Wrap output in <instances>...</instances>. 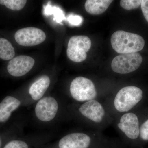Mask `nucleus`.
Listing matches in <instances>:
<instances>
[{
	"mask_svg": "<svg viewBox=\"0 0 148 148\" xmlns=\"http://www.w3.org/2000/svg\"><path fill=\"white\" fill-rule=\"evenodd\" d=\"M118 126L130 139L135 140L140 135L139 120L135 114H124L121 116Z\"/></svg>",
	"mask_w": 148,
	"mask_h": 148,
	"instance_id": "nucleus-9",
	"label": "nucleus"
},
{
	"mask_svg": "<svg viewBox=\"0 0 148 148\" xmlns=\"http://www.w3.org/2000/svg\"><path fill=\"white\" fill-rule=\"evenodd\" d=\"M142 1L141 0H121L120 4L123 8L130 10L139 8L141 5Z\"/></svg>",
	"mask_w": 148,
	"mask_h": 148,
	"instance_id": "nucleus-18",
	"label": "nucleus"
},
{
	"mask_svg": "<svg viewBox=\"0 0 148 148\" xmlns=\"http://www.w3.org/2000/svg\"><path fill=\"white\" fill-rule=\"evenodd\" d=\"M3 148H29L26 143L20 140H13L9 142Z\"/></svg>",
	"mask_w": 148,
	"mask_h": 148,
	"instance_id": "nucleus-19",
	"label": "nucleus"
},
{
	"mask_svg": "<svg viewBox=\"0 0 148 148\" xmlns=\"http://www.w3.org/2000/svg\"><path fill=\"white\" fill-rule=\"evenodd\" d=\"M46 38L45 32L38 28L27 27L19 29L15 33L14 38L18 45L31 47L43 42Z\"/></svg>",
	"mask_w": 148,
	"mask_h": 148,
	"instance_id": "nucleus-6",
	"label": "nucleus"
},
{
	"mask_svg": "<svg viewBox=\"0 0 148 148\" xmlns=\"http://www.w3.org/2000/svg\"><path fill=\"white\" fill-rule=\"evenodd\" d=\"M111 42L113 49L120 54L136 53L145 45L143 38L139 35L123 31H118L112 35Z\"/></svg>",
	"mask_w": 148,
	"mask_h": 148,
	"instance_id": "nucleus-1",
	"label": "nucleus"
},
{
	"mask_svg": "<svg viewBox=\"0 0 148 148\" xmlns=\"http://www.w3.org/2000/svg\"><path fill=\"white\" fill-rule=\"evenodd\" d=\"M141 6L143 15L148 22V0L142 1Z\"/></svg>",
	"mask_w": 148,
	"mask_h": 148,
	"instance_id": "nucleus-22",
	"label": "nucleus"
},
{
	"mask_svg": "<svg viewBox=\"0 0 148 148\" xmlns=\"http://www.w3.org/2000/svg\"><path fill=\"white\" fill-rule=\"evenodd\" d=\"M90 138L84 133H74L66 135L60 140L59 148H88Z\"/></svg>",
	"mask_w": 148,
	"mask_h": 148,
	"instance_id": "nucleus-10",
	"label": "nucleus"
},
{
	"mask_svg": "<svg viewBox=\"0 0 148 148\" xmlns=\"http://www.w3.org/2000/svg\"><path fill=\"white\" fill-rule=\"evenodd\" d=\"M143 92L135 86L123 87L117 93L114 105L117 110L125 112L132 108L143 98Z\"/></svg>",
	"mask_w": 148,
	"mask_h": 148,
	"instance_id": "nucleus-2",
	"label": "nucleus"
},
{
	"mask_svg": "<svg viewBox=\"0 0 148 148\" xmlns=\"http://www.w3.org/2000/svg\"><path fill=\"white\" fill-rule=\"evenodd\" d=\"M58 110V104L56 100L52 97H46L37 103L35 112L40 120L48 122L55 117Z\"/></svg>",
	"mask_w": 148,
	"mask_h": 148,
	"instance_id": "nucleus-7",
	"label": "nucleus"
},
{
	"mask_svg": "<svg viewBox=\"0 0 148 148\" xmlns=\"http://www.w3.org/2000/svg\"><path fill=\"white\" fill-rule=\"evenodd\" d=\"M15 56V50L8 40L0 38V58L4 60H11Z\"/></svg>",
	"mask_w": 148,
	"mask_h": 148,
	"instance_id": "nucleus-15",
	"label": "nucleus"
},
{
	"mask_svg": "<svg viewBox=\"0 0 148 148\" xmlns=\"http://www.w3.org/2000/svg\"><path fill=\"white\" fill-rule=\"evenodd\" d=\"M1 138H0V148H1Z\"/></svg>",
	"mask_w": 148,
	"mask_h": 148,
	"instance_id": "nucleus-23",
	"label": "nucleus"
},
{
	"mask_svg": "<svg viewBox=\"0 0 148 148\" xmlns=\"http://www.w3.org/2000/svg\"><path fill=\"white\" fill-rule=\"evenodd\" d=\"M91 41L85 36H75L69 40L67 49L68 58L74 62L80 63L87 57V52L90 50Z\"/></svg>",
	"mask_w": 148,
	"mask_h": 148,
	"instance_id": "nucleus-4",
	"label": "nucleus"
},
{
	"mask_svg": "<svg viewBox=\"0 0 148 148\" xmlns=\"http://www.w3.org/2000/svg\"><path fill=\"white\" fill-rule=\"evenodd\" d=\"M34 64V59L32 57L26 55L18 56L9 62L7 70L12 76L21 77L29 73Z\"/></svg>",
	"mask_w": 148,
	"mask_h": 148,
	"instance_id": "nucleus-8",
	"label": "nucleus"
},
{
	"mask_svg": "<svg viewBox=\"0 0 148 148\" xmlns=\"http://www.w3.org/2000/svg\"><path fill=\"white\" fill-rule=\"evenodd\" d=\"M73 98L79 102L94 100L97 96L95 85L92 81L82 77L74 79L70 86Z\"/></svg>",
	"mask_w": 148,
	"mask_h": 148,
	"instance_id": "nucleus-3",
	"label": "nucleus"
},
{
	"mask_svg": "<svg viewBox=\"0 0 148 148\" xmlns=\"http://www.w3.org/2000/svg\"><path fill=\"white\" fill-rule=\"evenodd\" d=\"M68 20L70 24L75 26L79 25L82 23L83 21L82 17L79 15H70Z\"/></svg>",
	"mask_w": 148,
	"mask_h": 148,
	"instance_id": "nucleus-21",
	"label": "nucleus"
},
{
	"mask_svg": "<svg viewBox=\"0 0 148 148\" xmlns=\"http://www.w3.org/2000/svg\"><path fill=\"white\" fill-rule=\"evenodd\" d=\"M44 12L46 15H52L54 16V20L56 22H61L65 18L63 11L56 7H52L48 4L44 8Z\"/></svg>",
	"mask_w": 148,
	"mask_h": 148,
	"instance_id": "nucleus-16",
	"label": "nucleus"
},
{
	"mask_svg": "<svg viewBox=\"0 0 148 148\" xmlns=\"http://www.w3.org/2000/svg\"><path fill=\"white\" fill-rule=\"evenodd\" d=\"M27 3L26 0H0V4L14 11L21 10L24 8Z\"/></svg>",
	"mask_w": 148,
	"mask_h": 148,
	"instance_id": "nucleus-17",
	"label": "nucleus"
},
{
	"mask_svg": "<svg viewBox=\"0 0 148 148\" xmlns=\"http://www.w3.org/2000/svg\"><path fill=\"white\" fill-rule=\"evenodd\" d=\"M143 58L138 52L122 54L114 58L112 69L117 73L126 74L136 71L140 67Z\"/></svg>",
	"mask_w": 148,
	"mask_h": 148,
	"instance_id": "nucleus-5",
	"label": "nucleus"
},
{
	"mask_svg": "<svg viewBox=\"0 0 148 148\" xmlns=\"http://www.w3.org/2000/svg\"><path fill=\"white\" fill-rule=\"evenodd\" d=\"M113 1L112 0H87L85 3V8L90 14L98 15L105 12Z\"/></svg>",
	"mask_w": 148,
	"mask_h": 148,
	"instance_id": "nucleus-14",
	"label": "nucleus"
},
{
	"mask_svg": "<svg viewBox=\"0 0 148 148\" xmlns=\"http://www.w3.org/2000/svg\"><path fill=\"white\" fill-rule=\"evenodd\" d=\"M50 83L49 77L47 75L41 77L32 84L29 89V94L33 100H39L47 90Z\"/></svg>",
	"mask_w": 148,
	"mask_h": 148,
	"instance_id": "nucleus-13",
	"label": "nucleus"
},
{
	"mask_svg": "<svg viewBox=\"0 0 148 148\" xmlns=\"http://www.w3.org/2000/svg\"><path fill=\"white\" fill-rule=\"evenodd\" d=\"M79 111L86 117L96 123L101 122L105 114V110L101 103L94 100L82 104Z\"/></svg>",
	"mask_w": 148,
	"mask_h": 148,
	"instance_id": "nucleus-11",
	"label": "nucleus"
},
{
	"mask_svg": "<svg viewBox=\"0 0 148 148\" xmlns=\"http://www.w3.org/2000/svg\"><path fill=\"white\" fill-rule=\"evenodd\" d=\"M21 102L13 96H6L0 103V122L7 121L12 112L18 108Z\"/></svg>",
	"mask_w": 148,
	"mask_h": 148,
	"instance_id": "nucleus-12",
	"label": "nucleus"
},
{
	"mask_svg": "<svg viewBox=\"0 0 148 148\" xmlns=\"http://www.w3.org/2000/svg\"><path fill=\"white\" fill-rule=\"evenodd\" d=\"M140 138L143 140H148V119L141 125L140 129Z\"/></svg>",
	"mask_w": 148,
	"mask_h": 148,
	"instance_id": "nucleus-20",
	"label": "nucleus"
}]
</instances>
